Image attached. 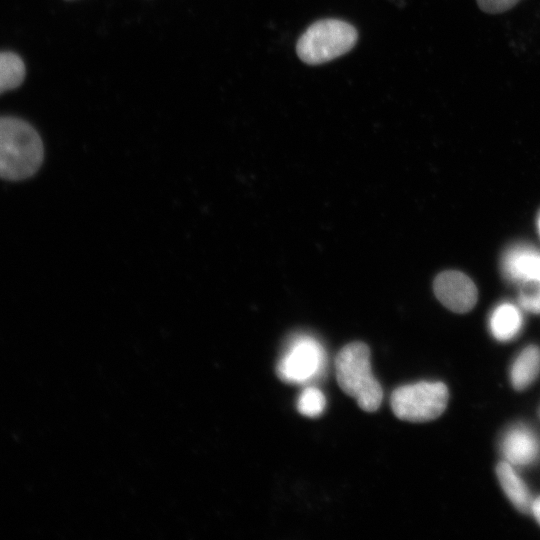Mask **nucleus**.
Segmentation results:
<instances>
[{"label":"nucleus","instance_id":"f257e3e1","mask_svg":"<svg viewBox=\"0 0 540 540\" xmlns=\"http://www.w3.org/2000/svg\"><path fill=\"white\" fill-rule=\"evenodd\" d=\"M43 160L39 134L28 123L0 118V177L21 180L33 175Z\"/></svg>","mask_w":540,"mask_h":540},{"label":"nucleus","instance_id":"f03ea898","mask_svg":"<svg viewBox=\"0 0 540 540\" xmlns=\"http://www.w3.org/2000/svg\"><path fill=\"white\" fill-rule=\"evenodd\" d=\"M337 383L366 412L376 411L383 399L380 383L373 376L369 347L363 342L345 345L335 358Z\"/></svg>","mask_w":540,"mask_h":540},{"label":"nucleus","instance_id":"7ed1b4c3","mask_svg":"<svg viewBox=\"0 0 540 540\" xmlns=\"http://www.w3.org/2000/svg\"><path fill=\"white\" fill-rule=\"evenodd\" d=\"M358 33L353 25L339 19L314 22L300 36L296 51L309 65L331 61L350 51L356 44Z\"/></svg>","mask_w":540,"mask_h":540},{"label":"nucleus","instance_id":"20e7f679","mask_svg":"<svg viewBox=\"0 0 540 540\" xmlns=\"http://www.w3.org/2000/svg\"><path fill=\"white\" fill-rule=\"evenodd\" d=\"M449 392L442 382H418L396 388L390 398L394 415L403 421L427 422L446 409Z\"/></svg>","mask_w":540,"mask_h":540},{"label":"nucleus","instance_id":"39448f33","mask_svg":"<svg viewBox=\"0 0 540 540\" xmlns=\"http://www.w3.org/2000/svg\"><path fill=\"white\" fill-rule=\"evenodd\" d=\"M326 353L322 345L309 335L291 338L276 366L277 376L289 384H303L324 371Z\"/></svg>","mask_w":540,"mask_h":540},{"label":"nucleus","instance_id":"423d86ee","mask_svg":"<svg viewBox=\"0 0 540 540\" xmlns=\"http://www.w3.org/2000/svg\"><path fill=\"white\" fill-rule=\"evenodd\" d=\"M438 300L455 313L470 311L477 302V288L464 273L447 270L439 273L433 282Z\"/></svg>","mask_w":540,"mask_h":540},{"label":"nucleus","instance_id":"0eeeda50","mask_svg":"<svg viewBox=\"0 0 540 540\" xmlns=\"http://www.w3.org/2000/svg\"><path fill=\"white\" fill-rule=\"evenodd\" d=\"M502 272L511 282L540 281V253L526 246L514 247L503 258Z\"/></svg>","mask_w":540,"mask_h":540},{"label":"nucleus","instance_id":"6e6552de","mask_svg":"<svg viewBox=\"0 0 540 540\" xmlns=\"http://www.w3.org/2000/svg\"><path fill=\"white\" fill-rule=\"evenodd\" d=\"M505 457L514 465L531 463L539 451L538 440L525 427H514L507 432L502 442Z\"/></svg>","mask_w":540,"mask_h":540},{"label":"nucleus","instance_id":"1a4fd4ad","mask_svg":"<svg viewBox=\"0 0 540 540\" xmlns=\"http://www.w3.org/2000/svg\"><path fill=\"white\" fill-rule=\"evenodd\" d=\"M522 324L521 312L511 303L498 305L489 320L491 333L499 341L513 339L521 330Z\"/></svg>","mask_w":540,"mask_h":540},{"label":"nucleus","instance_id":"9d476101","mask_svg":"<svg viewBox=\"0 0 540 540\" xmlns=\"http://www.w3.org/2000/svg\"><path fill=\"white\" fill-rule=\"evenodd\" d=\"M540 372V349L535 345L527 346L514 361L510 379L517 390L526 389Z\"/></svg>","mask_w":540,"mask_h":540},{"label":"nucleus","instance_id":"9b49d317","mask_svg":"<svg viewBox=\"0 0 540 540\" xmlns=\"http://www.w3.org/2000/svg\"><path fill=\"white\" fill-rule=\"evenodd\" d=\"M497 477L507 497L521 512L530 508V496L524 482L514 472L510 464L501 462L496 468Z\"/></svg>","mask_w":540,"mask_h":540},{"label":"nucleus","instance_id":"f8f14e48","mask_svg":"<svg viewBox=\"0 0 540 540\" xmlns=\"http://www.w3.org/2000/svg\"><path fill=\"white\" fill-rule=\"evenodd\" d=\"M25 77L22 59L12 52H0V94L18 87Z\"/></svg>","mask_w":540,"mask_h":540},{"label":"nucleus","instance_id":"ddd939ff","mask_svg":"<svg viewBox=\"0 0 540 540\" xmlns=\"http://www.w3.org/2000/svg\"><path fill=\"white\" fill-rule=\"evenodd\" d=\"M326 406L322 391L315 387L305 388L299 395L297 409L304 416L315 418L320 416Z\"/></svg>","mask_w":540,"mask_h":540},{"label":"nucleus","instance_id":"4468645a","mask_svg":"<svg viewBox=\"0 0 540 540\" xmlns=\"http://www.w3.org/2000/svg\"><path fill=\"white\" fill-rule=\"evenodd\" d=\"M520 0H477L479 8L490 14L505 12L515 6Z\"/></svg>","mask_w":540,"mask_h":540},{"label":"nucleus","instance_id":"2eb2a0df","mask_svg":"<svg viewBox=\"0 0 540 540\" xmlns=\"http://www.w3.org/2000/svg\"><path fill=\"white\" fill-rule=\"evenodd\" d=\"M532 512L534 514V517L540 524V497H538L536 500H534L532 504Z\"/></svg>","mask_w":540,"mask_h":540},{"label":"nucleus","instance_id":"dca6fc26","mask_svg":"<svg viewBox=\"0 0 540 540\" xmlns=\"http://www.w3.org/2000/svg\"><path fill=\"white\" fill-rule=\"evenodd\" d=\"M538 228H539V233H540V216H539V219H538Z\"/></svg>","mask_w":540,"mask_h":540}]
</instances>
